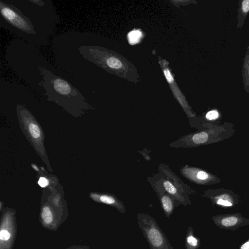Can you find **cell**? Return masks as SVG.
<instances>
[{
	"label": "cell",
	"instance_id": "1",
	"mask_svg": "<svg viewBox=\"0 0 249 249\" xmlns=\"http://www.w3.org/2000/svg\"><path fill=\"white\" fill-rule=\"evenodd\" d=\"M43 79L38 85L45 90L47 100L62 106L71 113H79L89 107L86 99L70 83L43 67L37 66Z\"/></svg>",
	"mask_w": 249,
	"mask_h": 249
},
{
	"label": "cell",
	"instance_id": "2",
	"mask_svg": "<svg viewBox=\"0 0 249 249\" xmlns=\"http://www.w3.org/2000/svg\"><path fill=\"white\" fill-rule=\"evenodd\" d=\"M137 219L150 249H174L154 218L147 213H139Z\"/></svg>",
	"mask_w": 249,
	"mask_h": 249
},
{
	"label": "cell",
	"instance_id": "3",
	"mask_svg": "<svg viewBox=\"0 0 249 249\" xmlns=\"http://www.w3.org/2000/svg\"><path fill=\"white\" fill-rule=\"evenodd\" d=\"M17 112L23 131L30 140L36 150L45 154L43 144V132L38 123L30 111L23 106L18 105Z\"/></svg>",
	"mask_w": 249,
	"mask_h": 249
},
{
	"label": "cell",
	"instance_id": "4",
	"mask_svg": "<svg viewBox=\"0 0 249 249\" xmlns=\"http://www.w3.org/2000/svg\"><path fill=\"white\" fill-rule=\"evenodd\" d=\"M17 233L16 211L6 207L0 216V249H13Z\"/></svg>",
	"mask_w": 249,
	"mask_h": 249
},
{
	"label": "cell",
	"instance_id": "5",
	"mask_svg": "<svg viewBox=\"0 0 249 249\" xmlns=\"http://www.w3.org/2000/svg\"><path fill=\"white\" fill-rule=\"evenodd\" d=\"M1 17L13 27L29 34H36L34 26L30 19L18 8L0 0Z\"/></svg>",
	"mask_w": 249,
	"mask_h": 249
},
{
	"label": "cell",
	"instance_id": "6",
	"mask_svg": "<svg viewBox=\"0 0 249 249\" xmlns=\"http://www.w3.org/2000/svg\"><path fill=\"white\" fill-rule=\"evenodd\" d=\"M215 225L220 229L235 231L249 225V218L239 213L218 214L212 217Z\"/></svg>",
	"mask_w": 249,
	"mask_h": 249
},
{
	"label": "cell",
	"instance_id": "7",
	"mask_svg": "<svg viewBox=\"0 0 249 249\" xmlns=\"http://www.w3.org/2000/svg\"><path fill=\"white\" fill-rule=\"evenodd\" d=\"M39 221L43 228L52 231H57L62 224L57 213L48 202L41 205Z\"/></svg>",
	"mask_w": 249,
	"mask_h": 249
},
{
	"label": "cell",
	"instance_id": "8",
	"mask_svg": "<svg viewBox=\"0 0 249 249\" xmlns=\"http://www.w3.org/2000/svg\"><path fill=\"white\" fill-rule=\"evenodd\" d=\"M181 172L186 178L198 184H206L215 180V177L212 174L196 167L186 166Z\"/></svg>",
	"mask_w": 249,
	"mask_h": 249
},
{
	"label": "cell",
	"instance_id": "9",
	"mask_svg": "<svg viewBox=\"0 0 249 249\" xmlns=\"http://www.w3.org/2000/svg\"><path fill=\"white\" fill-rule=\"evenodd\" d=\"M213 205L223 208H231L238 204L237 197L232 193L226 192H216L207 195Z\"/></svg>",
	"mask_w": 249,
	"mask_h": 249
},
{
	"label": "cell",
	"instance_id": "10",
	"mask_svg": "<svg viewBox=\"0 0 249 249\" xmlns=\"http://www.w3.org/2000/svg\"><path fill=\"white\" fill-rule=\"evenodd\" d=\"M89 196L93 200L96 202L105 204L115 208L122 213L125 212L124 204L113 195L107 194L91 193L89 194Z\"/></svg>",
	"mask_w": 249,
	"mask_h": 249
},
{
	"label": "cell",
	"instance_id": "11",
	"mask_svg": "<svg viewBox=\"0 0 249 249\" xmlns=\"http://www.w3.org/2000/svg\"><path fill=\"white\" fill-rule=\"evenodd\" d=\"M213 135L210 131H202L196 132L192 135L186 136L184 139L186 145L188 146H199L210 142H213L212 140Z\"/></svg>",
	"mask_w": 249,
	"mask_h": 249
},
{
	"label": "cell",
	"instance_id": "12",
	"mask_svg": "<svg viewBox=\"0 0 249 249\" xmlns=\"http://www.w3.org/2000/svg\"><path fill=\"white\" fill-rule=\"evenodd\" d=\"M161 206L167 218L172 214L175 204V200L171 196L166 194H161L160 197Z\"/></svg>",
	"mask_w": 249,
	"mask_h": 249
},
{
	"label": "cell",
	"instance_id": "13",
	"mask_svg": "<svg viewBox=\"0 0 249 249\" xmlns=\"http://www.w3.org/2000/svg\"><path fill=\"white\" fill-rule=\"evenodd\" d=\"M163 185L166 191L176 201L183 205L186 204L187 202L184 197L179 193L172 182L168 180H165L163 182Z\"/></svg>",
	"mask_w": 249,
	"mask_h": 249
},
{
	"label": "cell",
	"instance_id": "14",
	"mask_svg": "<svg viewBox=\"0 0 249 249\" xmlns=\"http://www.w3.org/2000/svg\"><path fill=\"white\" fill-rule=\"evenodd\" d=\"M200 246V239L195 235L192 227H189L185 238V249H197Z\"/></svg>",
	"mask_w": 249,
	"mask_h": 249
},
{
	"label": "cell",
	"instance_id": "15",
	"mask_svg": "<svg viewBox=\"0 0 249 249\" xmlns=\"http://www.w3.org/2000/svg\"><path fill=\"white\" fill-rule=\"evenodd\" d=\"M242 70L245 90L249 93V47L246 53Z\"/></svg>",
	"mask_w": 249,
	"mask_h": 249
},
{
	"label": "cell",
	"instance_id": "16",
	"mask_svg": "<svg viewBox=\"0 0 249 249\" xmlns=\"http://www.w3.org/2000/svg\"><path fill=\"white\" fill-rule=\"evenodd\" d=\"M240 2L238 9V22L242 20L244 22L247 15L249 12V0H243L240 1Z\"/></svg>",
	"mask_w": 249,
	"mask_h": 249
},
{
	"label": "cell",
	"instance_id": "17",
	"mask_svg": "<svg viewBox=\"0 0 249 249\" xmlns=\"http://www.w3.org/2000/svg\"><path fill=\"white\" fill-rule=\"evenodd\" d=\"M142 34L139 30H133L128 34V39L130 44H135L138 43L142 37Z\"/></svg>",
	"mask_w": 249,
	"mask_h": 249
},
{
	"label": "cell",
	"instance_id": "18",
	"mask_svg": "<svg viewBox=\"0 0 249 249\" xmlns=\"http://www.w3.org/2000/svg\"><path fill=\"white\" fill-rule=\"evenodd\" d=\"M220 116L218 111L213 109L209 111L205 115V118L208 120L213 121L217 119Z\"/></svg>",
	"mask_w": 249,
	"mask_h": 249
},
{
	"label": "cell",
	"instance_id": "19",
	"mask_svg": "<svg viewBox=\"0 0 249 249\" xmlns=\"http://www.w3.org/2000/svg\"><path fill=\"white\" fill-rule=\"evenodd\" d=\"M38 183L41 187H45L49 185V180L45 177H40Z\"/></svg>",
	"mask_w": 249,
	"mask_h": 249
},
{
	"label": "cell",
	"instance_id": "20",
	"mask_svg": "<svg viewBox=\"0 0 249 249\" xmlns=\"http://www.w3.org/2000/svg\"><path fill=\"white\" fill-rule=\"evenodd\" d=\"M66 249H90V247L87 245H72Z\"/></svg>",
	"mask_w": 249,
	"mask_h": 249
},
{
	"label": "cell",
	"instance_id": "21",
	"mask_svg": "<svg viewBox=\"0 0 249 249\" xmlns=\"http://www.w3.org/2000/svg\"><path fill=\"white\" fill-rule=\"evenodd\" d=\"M164 73L168 82L170 83H172L174 79L169 71L167 69H165L164 70Z\"/></svg>",
	"mask_w": 249,
	"mask_h": 249
},
{
	"label": "cell",
	"instance_id": "22",
	"mask_svg": "<svg viewBox=\"0 0 249 249\" xmlns=\"http://www.w3.org/2000/svg\"><path fill=\"white\" fill-rule=\"evenodd\" d=\"M239 249H249V238L241 245Z\"/></svg>",
	"mask_w": 249,
	"mask_h": 249
},
{
	"label": "cell",
	"instance_id": "23",
	"mask_svg": "<svg viewBox=\"0 0 249 249\" xmlns=\"http://www.w3.org/2000/svg\"><path fill=\"white\" fill-rule=\"evenodd\" d=\"M29 1L31 2L34 3V4H36L40 6H42L44 4V2L41 0H29Z\"/></svg>",
	"mask_w": 249,
	"mask_h": 249
},
{
	"label": "cell",
	"instance_id": "24",
	"mask_svg": "<svg viewBox=\"0 0 249 249\" xmlns=\"http://www.w3.org/2000/svg\"><path fill=\"white\" fill-rule=\"evenodd\" d=\"M4 208V205L2 201H0V213H1L2 211H3Z\"/></svg>",
	"mask_w": 249,
	"mask_h": 249
}]
</instances>
